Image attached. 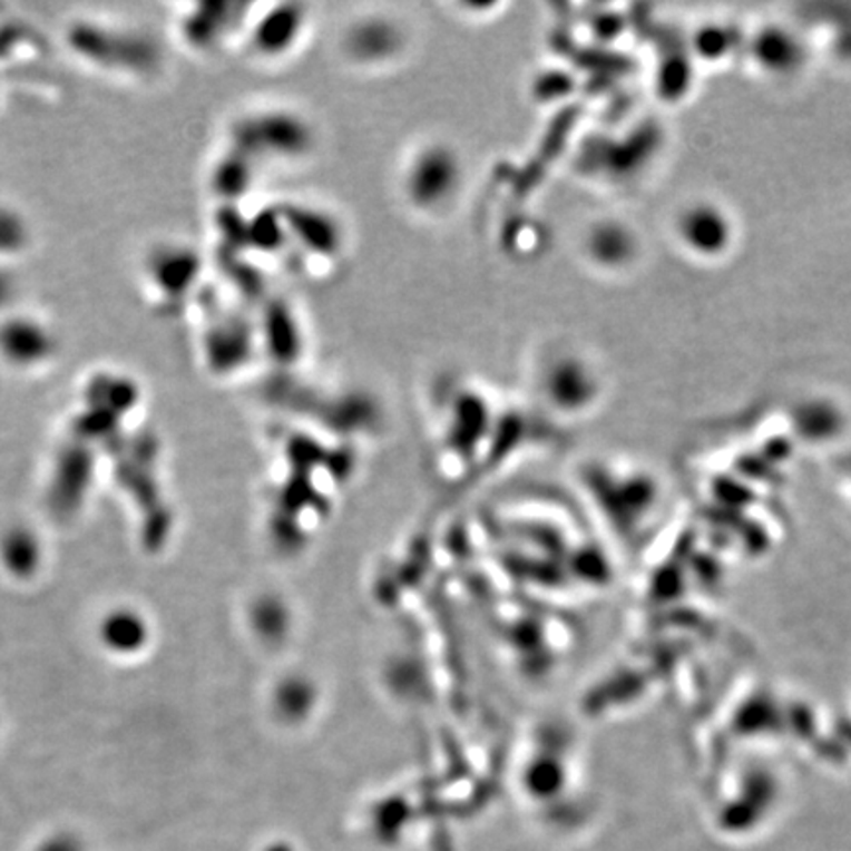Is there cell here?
I'll use <instances>...</instances> for the list:
<instances>
[{
  "instance_id": "1",
  "label": "cell",
  "mask_w": 851,
  "mask_h": 851,
  "mask_svg": "<svg viewBox=\"0 0 851 851\" xmlns=\"http://www.w3.org/2000/svg\"><path fill=\"white\" fill-rule=\"evenodd\" d=\"M466 184L460 153L442 140H428L402 166L404 202L420 215H440L458 202Z\"/></svg>"
},
{
  "instance_id": "2",
  "label": "cell",
  "mask_w": 851,
  "mask_h": 851,
  "mask_svg": "<svg viewBox=\"0 0 851 851\" xmlns=\"http://www.w3.org/2000/svg\"><path fill=\"white\" fill-rule=\"evenodd\" d=\"M404 50L401 26L387 17H366L343 35V51L359 66H381Z\"/></svg>"
},
{
  "instance_id": "3",
  "label": "cell",
  "mask_w": 851,
  "mask_h": 851,
  "mask_svg": "<svg viewBox=\"0 0 851 851\" xmlns=\"http://www.w3.org/2000/svg\"><path fill=\"white\" fill-rule=\"evenodd\" d=\"M538 383L550 404L571 407L588 399L594 376L584 359L574 353H556L542 361Z\"/></svg>"
},
{
  "instance_id": "4",
  "label": "cell",
  "mask_w": 851,
  "mask_h": 851,
  "mask_svg": "<svg viewBox=\"0 0 851 851\" xmlns=\"http://www.w3.org/2000/svg\"><path fill=\"white\" fill-rule=\"evenodd\" d=\"M306 28V7L286 4L264 18L258 28V50L268 56H281L292 50Z\"/></svg>"
},
{
  "instance_id": "5",
  "label": "cell",
  "mask_w": 851,
  "mask_h": 851,
  "mask_svg": "<svg viewBox=\"0 0 851 851\" xmlns=\"http://www.w3.org/2000/svg\"><path fill=\"white\" fill-rule=\"evenodd\" d=\"M299 222L296 231L304 247L312 248L317 255L333 256L340 253L343 235L340 223L332 215L300 205Z\"/></svg>"
},
{
  "instance_id": "6",
  "label": "cell",
  "mask_w": 851,
  "mask_h": 851,
  "mask_svg": "<svg viewBox=\"0 0 851 851\" xmlns=\"http://www.w3.org/2000/svg\"><path fill=\"white\" fill-rule=\"evenodd\" d=\"M629 237L619 225H596L586 238L589 256L599 264H617L627 258Z\"/></svg>"
}]
</instances>
